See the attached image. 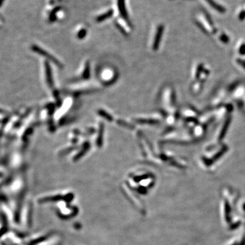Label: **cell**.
<instances>
[{"label": "cell", "instance_id": "obj_1", "mask_svg": "<svg viewBox=\"0 0 245 245\" xmlns=\"http://www.w3.org/2000/svg\"><path fill=\"white\" fill-rule=\"evenodd\" d=\"M239 193L230 187L223 188L221 193V217L224 227L228 230H234L240 227L241 217L236 215Z\"/></svg>", "mask_w": 245, "mask_h": 245}, {"label": "cell", "instance_id": "obj_2", "mask_svg": "<svg viewBox=\"0 0 245 245\" xmlns=\"http://www.w3.org/2000/svg\"><path fill=\"white\" fill-rule=\"evenodd\" d=\"M32 48L35 52L39 53V54L42 55V56L47 57L48 58V59H49L50 61H52L53 63H55V64L57 65V66L61 67V64L59 61H58L55 57H53L52 55H50V54H48V53L47 51H45L44 50L42 49V48L37 47V46H33V47H32Z\"/></svg>", "mask_w": 245, "mask_h": 245}, {"label": "cell", "instance_id": "obj_3", "mask_svg": "<svg viewBox=\"0 0 245 245\" xmlns=\"http://www.w3.org/2000/svg\"><path fill=\"white\" fill-rule=\"evenodd\" d=\"M227 245H245V229H242L241 234L228 242Z\"/></svg>", "mask_w": 245, "mask_h": 245}, {"label": "cell", "instance_id": "obj_4", "mask_svg": "<svg viewBox=\"0 0 245 245\" xmlns=\"http://www.w3.org/2000/svg\"><path fill=\"white\" fill-rule=\"evenodd\" d=\"M239 207H241V210L239 211L240 217H244V219H245V201H242Z\"/></svg>", "mask_w": 245, "mask_h": 245}, {"label": "cell", "instance_id": "obj_5", "mask_svg": "<svg viewBox=\"0 0 245 245\" xmlns=\"http://www.w3.org/2000/svg\"><path fill=\"white\" fill-rule=\"evenodd\" d=\"M124 1L123 0H118V5H119V9L121 10V13H122L123 16H125V8L124 6Z\"/></svg>", "mask_w": 245, "mask_h": 245}, {"label": "cell", "instance_id": "obj_6", "mask_svg": "<svg viewBox=\"0 0 245 245\" xmlns=\"http://www.w3.org/2000/svg\"><path fill=\"white\" fill-rule=\"evenodd\" d=\"M111 14H112V12H108V13H107L106 14H104V15L103 14V15L99 16V17L98 18V19H97V21H103V20H104V19L110 17V16L111 15Z\"/></svg>", "mask_w": 245, "mask_h": 245}, {"label": "cell", "instance_id": "obj_7", "mask_svg": "<svg viewBox=\"0 0 245 245\" xmlns=\"http://www.w3.org/2000/svg\"><path fill=\"white\" fill-rule=\"evenodd\" d=\"M3 1H4V0H1V3H2V2H3Z\"/></svg>", "mask_w": 245, "mask_h": 245}]
</instances>
